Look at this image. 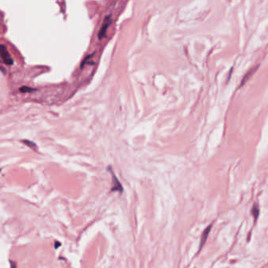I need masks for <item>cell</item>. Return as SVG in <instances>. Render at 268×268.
Listing matches in <instances>:
<instances>
[{"mask_svg":"<svg viewBox=\"0 0 268 268\" xmlns=\"http://www.w3.org/2000/svg\"><path fill=\"white\" fill-rule=\"evenodd\" d=\"M252 214H253V216H254V220H255V221H256L259 215V206H258L257 204H254V205H253V209H252Z\"/></svg>","mask_w":268,"mask_h":268,"instance_id":"cell-5","label":"cell"},{"mask_svg":"<svg viewBox=\"0 0 268 268\" xmlns=\"http://www.w3.org/2000/svg\"><path fill=\"white\" fill-rule=\"evenodd\" d=\"M10 264H11V267H16V265L14 264H13V262L10 261Z\"/></svg>","mask_w":268,"mask_h":268,"instance_id":"cell-10","label":"cell"},{"mask_svg":"<svg viewBox=\"0 0 268 268\" xmlns=\"http://www.w3.org/2000/svg\"><path fill=\"white\" fill-rule=\"evenodd\" d=\"M0 55H1L2 61H3L5 64L8 65H13L14 62H13V58L11 57L10 54L7 51L6 46L3 44L0 45Z\"/></svg>","mask_w":268,"mask_h":268,"instance_id":"cell-1","label":"cell"},{"mask_svg":"<svg viewBox=\"0 0 268 268\" xmlns=\"http://www.w3.org/2000/svg\"><path fill=\"white\" fill-rule=\"evenodd\" d=\"M61 245H62V244H61L60 242H55V244H54V248H56V249H57V248H59V247L61 246Z\"/></svg>","mask_w":268,"mask_h":268,"instance_id":"cell-9","label":"cell"},{"mask_svg":"<svg viewBox=\"0 0 268 268\" xmlns=\"http://www.w3.org/2000/svg\"><path fill=\"white\" fill-rule=\"evenodd\" d=\"M112 24V16L109 15L107 16L105 20H104L103 24L101 25V28L100 29V31L98 32V39L99 40H101L103 39L106 35V32H107L108 29L109 28L110 24Z\"/></svg>","mask_w":268,"mask_h":268,"instance_id":"cell-2","label":"cell"},{"mask_svg":"<svg viewBox=\"0 0 268 268\" xmlns=\"http://www.w3.org/2000/svg\"><path fill=\"white\" fill-rule=\"evenodd\" d=\"M108 169L109 170L110 172L112 173V182H113V186H112V188L111 189V192H113V191H119L120 193H122L123 192V187L121 186V183L120 182L119 179L117 178V177L114 175V173L112 172V169L110 170L109 167Z\"/></svg>","mask_w":268,"mask_h":268,"instance_id":"cell-3","label":"cell"},{"mask_svg":"<svg viewBox=\"0 0 268 268\" xmlns=\"http://www.w3.org/2000/svg\"><path fill=\"white\" fill-rule=\"evenodd\" d=\"M1 171H2V169H0V172H1Z\"/></svg>","mask_w":268,"mask_h":268,"instance_id":"cell-11","label":"cell"},{"mask_svg":"<svg viewBox=\"0 0 268 268\" xmlns=\"http://www.w3.org/2000/svg\"><path fill=\"white\" fill-rule=\"evenodd\" d=\"M21 93H31L33 92V91H35L36 89L35 88H32V87H27V86H23L21 87H20L19 89Z\"/></svg>","mask_w":268,"mask_h":268,"instance_id":"cell-6","label":"cell"},{"mask_svg":"<svg viewBox=\"0 0 268 268\" xmlns=\"http://www.w3.org/2000/svg\"><path fill=\"white\" fill-rule=\"evenodd\" d=\"M93 55H94V54H90V55H88V56H87L86 57H85V59L84 60V61H83V62H82V63H81V66H80V68H83V67H84V65H85L87 64V63L88 62V61H89V59H90V58H91V57H92Z\"/></svg>","mask_w":268,"mask_h":268,"instance_id":"cell-8","label":"cell"},{"mask_svg":"<svg viewBox=\"0 0 268 268\" xmlns=\"http://www.w3.org/2000/svg\"><path fill=\"white\" fill-rule=\"evenodd\" d=\"M212 227V224H210L206 229H204V232L202 233V236L200 237V247H199V251H200V249L202 248V247L204 246V243L206 242L207 238H208V236H209L210 231H211V228Z\"/></svg>","mask_w":268,"mask_h":268,"instance_id":"cell-4","label":"cell"},{"mask_svg":"<svg viewBox=\"0 0 268 268\" xmlns=\"http://www.w3.org/2000/svg\"><path fill=\"white\" fill-rule=\"evenodd\" d=\"M22 142L24 143V145H26L28 147L31 148V149H36V148H37V145H36V144H35V142H32V141L23 140L22 141Z\"/></svg>","mask_w":268,"mask_h":268,"instance_id":"cell-7","label":"cell"}]
</instances>
